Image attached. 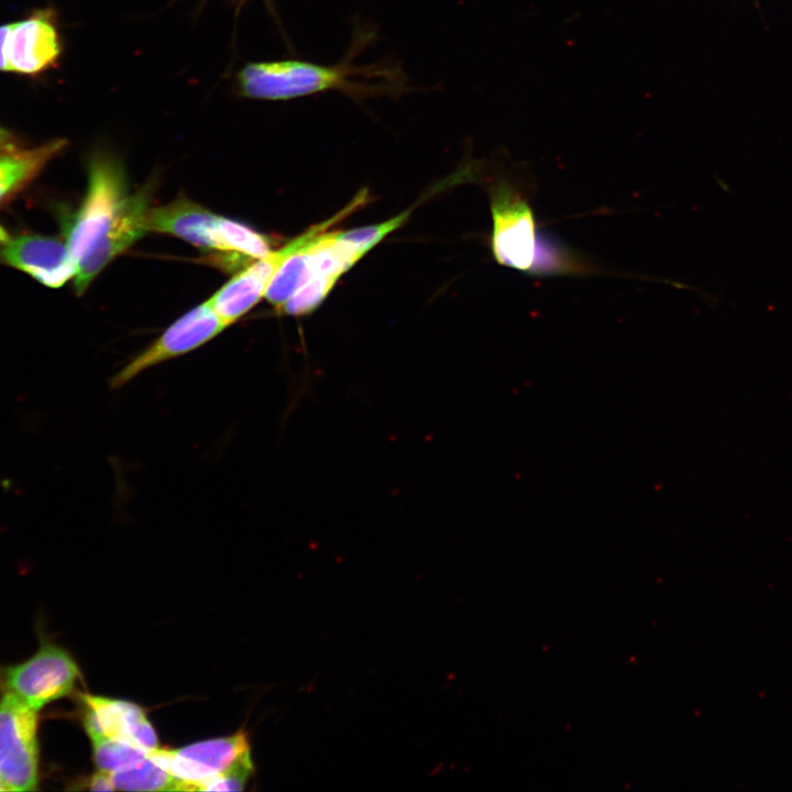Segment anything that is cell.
I'll return each mask as SVG.
<instances>
[{"label": "cell", "instance_id": "obj_1", "mask_svg": "<svg viewBox=\"0 0 792 792\" xmlns=\"http://www.w3.org/2000/svg\"><path fill=\"white\" fill-rule=\"evenodd\" d=\"M375 34L367 25L355 29L349 51L336 65L293 59L248 64L238 74L239 91L246 98L273 101L338 91L356 102L413 91L403 69L394 62L354 65V58Z\"/></svg>", "mask_w": 792, "mask_h": 792}, {"label": "cell", "instance_id": "obj_2", "mask_svg": "<svg viewBox=\"0 0 792 792\" xmlns=\"http://www.w3.org/2000/svg\"><path fill=\"white\" fill-rule=\"evenodd\" d=\"M492 252L501 265L534 276L582 275L597 270L538 228L526 198L506 182L491 193Z\"/></svg>", "mask_w": 792, "mask_h": 792}, {"label": "cell", "instance_id": "obj_3", "mask_svg": "<svg viewBox=\"0 0 792 792\" xmlns=\"http://www.w3.org/2000/svg\"><path fill=\"white\" fill-rule=\"evenodd\" d=\"M129 196L122 163L108 153L96 152L88 164L86 195L64 228L65 242L76 262L109 230Z\"/></svg>", "mask_w": 792, "mask_h": 792}, {"label": "cell", "instance_id": "obj_4", "mask_svg": "<svg viewBox=\"0 0 792 792\" xmlns=\"http://www.w3.org/2000/svg\"><path fill=\"white\" fill-rule=\"evenodd\" d=\"M37 711L13 694L0 696V779L8 791H34L40 781Z\"/></svg>", "mask_w": 792, "mask_h": 792}, {"label": "cell", "instance_id": "obj_5", "mask_svg": "<svg viewBox=\"0 0 792 792\" xmlns=\"http://www.w3.org/2000/svg\"><path fill=\"white\" fill-rule=\"evenodd\" d=\"M79 679L80 670L70 654L44 641L31 658L1 670L2 691L37 712L70 694Z\"/></svg>", "mask_w": 792, "mask_h": 792}, {"label": "cell", "instance_id": "obj_6", "mask_svg": "<svg viewBox=\"0 0 792 792\" xmlns=\"http://www.w3.org/2000/svg\"><path fill=\"white\" fill-rule=\"evenodd\" d=\"M228 327L208 301L196 306L121 367L110 378V388L119 389L144 371L198 349Z\"/></svg>", "mask_w": 792, "mask_h": 792}, {"label": "cell", "instance_id": "obj_7", "mask_svg": "<svg viewBox=\"0 0 792 792\" xmlns=\"http://www.w3.org/2000/svg\"><path fill=\"white\" fill-rule=\"evenodd\" d=\"M248 751V735L238 732L177 749L158 747L147 757L172 776L185 781L189 791H198L200 784L230 768Z\"/></svg>", "mask_w": 792, "mask_h": 792}, {"label": "cell", "instance_id": "obj_8", "mask_svg": "<svg viewBox=\"0 0 792 792\" xmlns=\"http://www.w3.org/2000/svg\"><path fill=\"white\" fill-rule=\"evenodd\" d=\"M0 263L58 288L74 279L77 262L66 242L38 234H11L0 226Z\"/></svg>", "mask_w": 792, "mask_h": 792}, {"label": "cell", "instance_id": "obj_9", "mask_svg": "<svg viewBox=\"0 0 792 792\" xmlns=\"http://www.w3.org/2000/svg\"><path fill=\"white\" fill-rule=\"evenodd\" d=\"M152 185H145L129 196L124 207L109 230L77 262L74 289L82 295L94 278L118 255L140 240L147 229Z\"/></svg>", "mask_w": 792, "mask_h": 792}, {"label": "cell", "instance_id": "obj_10", "mask_svg": "<svg viewBox=\"0 0 792 792\" xmlns=\"http://www.w3.org/2000/svg\"><path fill=\"white\" fill-rule=\"evenodd\" d=\"M82 724L90 740L112 738L150 754L158 748L154 727L136 704L94 694H80Z\"/></svg>", "mask_w": 792, "mask_h": 792}, {"label": "cell", "instance_id": "obj_11", "mask_svg": "<svg viewBox=\"0 0 792 792\" xmlns=\"http://www.w3.org/2000/svg\"><path fill=\"white\" fill-rule=\"evenodd\" d=\"M218 220V215L187 197L179 196L169 204L151 208L147 229L187 241L222 268L227 253Z\"/></svg>", "mask_w": 792, "mask_h": 792}, {"label": "cell", "instance_id": "obj_12", "mask_svg": "<svg viewBox=\"0 0 792 792\" xmlns=\"http://www.w3.org/2000/svg\"><path fill=\"white\" fill-rule=\"evenodd\" d=\"M62 53V43L52 10H37L12 23L8 37L9 72L37 75L52 68Z\"/></svg>", "mask_w": 792, "mask_h": 792}, {"label": "cell", "instance_id": "obj_13", "mask_svg": "<svg viewBox=\"0 0 792 792\" xmlns=\"http://www.w3.org/2000/svg\"><path fill=\"white\" fill-rule=\"evenodd\" d=\"M299 242L300 237H297L278 250L249 264L207 300L229 327L264 297L274 273Z\"/></svg>", "mask_w": 792, "mask_h": 792}, {"label": "cell", "instance_id": "obj_14", "mask_svg": "<svg viewBox=\"0 0 792 792\" xmlns=\"http://www.w3.org/2000/svg\"><path fill=\"white\" fill-rule=\"evenodd\" d=\"M365 201L366 193L364 191L359 194L351 204H349L343 210L339 211L336 216L311 227L299 235L300 242L298 246L289 255H287L278 266L264 295V298L272 304L275 309L286 302L312 277L307 253L309 243L319 234L326 232L328 228H331L334 223L352 213Z\"/></svg>", "mask_w": 792, "mask_h": 792}, {"label": "cell", "instance_id": "obj_15", "mask_svg": "<svg viewBox=\"0 0 792 792\" xmlns=\"http://www.w3.org/2000/svg\"><path fill=\"white\" fill-rule=\"evenodd\" d=\"M66 144V140L57 139L0 156V207L24 189Z\"/></svg>", "mask_w": 792, "mask_h": 792}, {"label": "cell", "instance_id": "obj_16", "mask_svg": "<svg viewBox=\"0 0 792 792\" xmlns=\"http://www.w3.org/2000/svg\"><path fill=\"white\" fill-rule=\"evenodd\" d=\"M116 790L124 791H189L188 784L172 776L148 757L138 763L110 773Z\"/></svg>", "mask_w": 792, "mask_h": 792}, {"label": "cell", "instance_id": "obj_17", "mask_svg": "<svg viewBox=\"0 0 792 792\" xmlns=\"http://www.w3.org/2000/svg\"><path fill=\"white\" fill-rule=\"evenodd\" d=\"M91 743L98 770L109 773L129 768L148 755L143 749L118 739L103 737Z\"/></svg>", "mask_w": 792, "mask_h": 792}, {"label": "cell", "instance_id": "obj_18", "mask_svg": "<svg viewBox=\"0 0 792 792\" xmlns=\"http://www.w3.org/2000/svg\"><path fill=\"white\" fill-rule=\"evenodd\" d=\"M338 277L330 275L312 276L286 302L277 308L278 314L304 316L315 310L328 296Z\"/></svg>", "mask_w": 792, "mask_h": 792}, {"label": "cell", "instance_id": "obj_19", "mask_svg": "<svg viewBox=\"0 0 792 792\" xmlns=\"http://www.w3.org/2000/svg\"><path fill=\"white\" fill-rule=\"evenodd\" d=\"M409 211H405L385 222L340 232V237L350 242L356 250L365 255L391 232L400 227L407 219Z\"/></svg>", "mask_w": 792, "mask_h": 792}, {"label": "cell", "instance_id": "obj_20", "mask_svg": "<svg viewBox=\"0 0 792 792\" xmlns=\"http://www.w3.org/2000/svg\"><path fill=\"white\" fill-rule=\"evenodd\" d=\"M252 772L253 763L248 751L230 768L200 784L198 791H242Z\"/></svg>", "mask_w": 792, "mask_h": 792}, {"label": "cell", "instance_id": "obj_21", "mask_svg": "<svg viewBox=\"0 0 792 792\" xmlns=\"http://www.w3.org/2000/svg\"><path fill=\"white\" fill-rule=\"evenodd\" d=\"M88 790L90 791H113L116 790L109 772L98 770L88 780Z\"/></svg>", "mask_w": 792, "mask_h": 792}, {"label": "cell", "instance_id": "obj_22", "mask_svg": "<svg viewBox=\"0 0 792 792\" xmlns=\"http://www.w3.org/2000/svg\"><path fill=\"white\" fill-rule=\"evenodd\" d=\"M12 23L0 25V70L9 72V62L7 56L8 37Z\"/></svg>", "mask_w": 792, "mask_h": 792}, {"label": "cell", "instance_id": "obj_23", "mask_svg": "<svg viewBox=\"0 0 792 792\" xmlns=\"http://www.w3.org/2000/svg\"><path fill=\"white\" fill-rule=\"evenodd\" d=\"M18 150L13 135L0 127V156Z\"/></svg>", "mask_w": 792, "mask_h": 792}, {"label": "cell", "instance_id": "obj_24", "mask_svg": "<svg viewBox=\"0 0 792 792\" xmlns=\"http://www.w3.org/2000/svg\"><path fill=\"white\" fill-rule=\"evenodd\" d=\"M0 791H1V792L8 791L7 787L4 785V783L2 782L1 779H0Z\"/></svg>", "mask_w": 792, "mask_h": 792}]
</instances>
